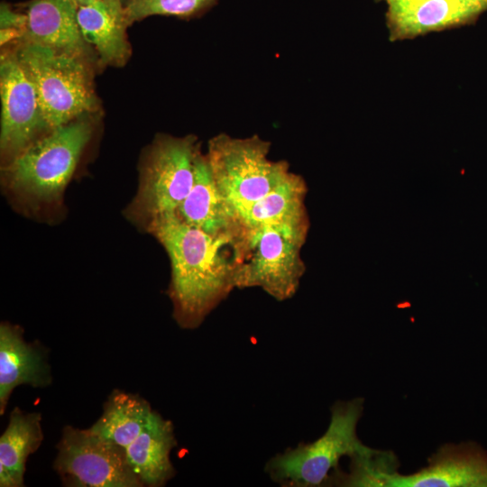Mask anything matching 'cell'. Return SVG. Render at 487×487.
Wrapping results in <instances>:
<instances>
[{"mask_svg": "<svg viewBox=\"0 0 487 487\" xmlns=\"http://www.w3.org/2000/svg\"><path fill=\"white\" fill-rule=\"evenodd\" d=\"M145 230L165 249L171 268L169 296L179 326L201 325L235 289V238L211 236L177 215L151 222Z\"/></svg>", "mask_w": 487, "mask_h": 487, "instance_id": "1", "label": "cell"}, {"mask_svg": "<svg viewBox=\"0 0 487 487\" xmlns=\"http://www.w3.org/2000/svg\"><path fill=\"white\" fill-rule=\"evenodd\" d=\"M93 115H83L52 129L4 165L5 188L32 206L60 202L93 136Z\"/></svg>", "mask_w": 487, "mask_h": 487, "instance_id": "2", "label": "cell"}, {"mask_svg": "<svg viewBox=\"0 0 487 487\" xmlns=\"http://www.w3.org/2000/svg\"><path fill=\"white\" fill-rule=\"evenodd\" d=\"M9 46L35 88L51 130L99 111L95 67L79 58L22 40Z\"/></svg>", "mask_w": 487, "mask_h": 487, "instance_id": "3", "label": "cell"}, {"mask_svg": "<svg viewBox=\"0 0 487 487\" xmlns=\"http://www.w3.org/2000/svg\"><path fill=\"white\" fill-rule=\"evenodd\" d=\"M363 409L361 398L335 402L324 435L314 442L299 443L275 455L266 463L265 473L282 487L328 486L331 474L340 469L343 456L352 458L373 451L356 434Z\"/></svg>", "mask_w": 487, "mask_h": 487, "instance_id": "4", "label": "cell"}, {"mask_svg": "<svg viewBox=\"0 0 487 487\" xmlns=\"http://www.w3.org/2000/svg\"><path fill=\"white\" fill-rule=\"evenodd\" d=\"M200 149L194 134H157L142 156L138 190L126 216L145 229L157 218L176 215L192 188Z\"/></svg>", "mask_w": 487, "mask_h": 487, "instance_id": "5", "label": "cell"}, {"mask_svg": "<svg viewBox=\"0 0 487 487\" xmlns=\"http://www.w3.org/2000/svg\"><path fill=\"white\" fill-rule=\"evenodd\" d=\"M271 146V142L257 134L235 138L221 133L208 141L206 156L212 175L235 215L264 198L292 174L287 161L268 158Z\"/></svg>", "mask_w": 487, "mask_h": 487, "instance_id": "6", "label": "cell"}, {"mask_svg": "<svg viewBox=\"0 0 487 487\" xmlns=\"http://www.w3.org/2000/svg\"><path fill=\"white\" fill-rule=\"evenodd\" d=\"M306 238L272 226L242 228L235 238V288H261L278 301L291 299L305 272Z\"/></svg>", "mask_w": 487, "mask_h": 487, "instance_id": "7", "label": "cell"}, {"mask_svg": "<svg viewBox=\"0 0 487 487\" xmlns=\"http://www.w3.org/2000/svg\"><path fill=\"white\" fill-rule=\"evenodd\" d=\"M54 470L68 486L140 487L124 448L71 426L63 428Z\"/></svg>", "mask_w": 487, "mask_h": 487, "instance_id": "8", "label": "cell"}, {"mask_svg": "<svg viewBox=\"0 0 487 487\" xmlns=\"http://www.w3.org/2000/svg\"><path fill=\"white\" fill-rule=\"evenodd\" d=\"M1 132L3 166L51 131L42 115L35 88L11 46L0 60Z\"/></svg>", "mask_w": 487, "mask_h": 487, "instance_id": "9", "label": "cell"}, {"mask_svg": "<svg viewBox=\"0 0 487 487\" xmlns=\"http://www.w3.org/2000/svg\"><path fill=\"white\" fill-rule=\"evenodd\" d=\"M366 486L487 487V454L474 443L446 445L419 472L401 475L395 469L378 471Z\"/></svg>", "mask_w": 487, "mask_h": 487, "instance_id": "10", "label": "cell"}, {"mask_svg": "<svg viewBox=\"0 0 487 487\" xmlns=\"http://www.w3.org/2000/svg\"><path fill=\"white\" fill-rule=\"evenodd\" d=\"M16 5L27 18L22 41L79 58L100 69L96 51L82 35L75 0H29Z\"/></svg>", "mask_w": 487, "mask_h": 487, "instance_id": "11", "label": "cell"}, {"mask_svg": "<svg viewBox=\"0 0 487 487\" xmlns=\"http://www.w3.org/2000/svg\"><path fill=\"white\" fill-rule=\"evenodd\" d=\"M184 223L214 236H238L242 227L233 208L219 190L206 153L195 161L192 188L176 214Z\"/></svg>", "mask_w": 487, "mask_h": 487, "instance_id": "12", "label": "cell"}, {"mask_svg": "<svg viewBox=\"0 0 487 487\" xmlns=\"http://www.w3.org/2000/svg\"><path fill=\"white\" fill-rule=\"evenodd\" d=\"M78 21L83 37L96 51L99 67H124L132 55L121 0H96L78 5Z\"/></svg>", "mask_w": 487, "mask_h": 487, "instance_id": "13", "label": "cell"}, {"mask_svg": "<svg viewBox=\"0 0 487 487\" xmlns=\"http://www.w3.org/2000/svg\"><path fill=\"white\" fill-rule=\"evenodd\" d=\"M307 185L292 172L290 177L264 198L239 212L237 220L244 229L272 226L307 237L308 218L304 204Z\"/></svg>", "mask_w": 487, "mask_h": 487, "instance_id": "14", "label": "cell"}, {"mask_svg": "<svg viewBox=\"0 0 487 487\" xmlns=\"http://www.w3.org/2000/svg\"><path fill=\"white\" fill-rule=\"evenodd\" d=\"M487 11L463 0H425L405 11L386 14L389 39L402 41L473 23Z\"/></svg>", "mask_w": 487, "mask_h": 487, "instance_id": "15", "label": "cell"}, {"mask_svg": "<svg viewBox=\"0 0 487 487\" xmlns=\"http://www.w3.org/2000/svg\"><path fill=\"white\" fill-rule=\"evenodd\" d=\"M51 381L50 370L39 347L27 344L18 326H0V414L5 411L15 387H43Z\"/></svg>", "mask_w": 487, "mask_h": 487, "instance_id": "16", "label": "cell"}, {"mask_svg": "<svg viewBox=\"0 0 487 487\" xmlns=\"http://www.w3.org/2000/svg\"><path fill=\"white\" fill-rule=\"evenodd\" d=\"M177 446L170 420L152 412L136 439L125 449L127 460L143 486H164L176 472L170 453Z\"/></svg>", "mask_w": 487, "mask_h": 487, "instance_id": "17", "label": "cell"}, {"mask_svg": "<svg viewBox=\"0 0 487 487\" xmlns=\"http://www.w3.org/2000/svg\"><path fill=\"white\" fill-rule=\"evenodd\" d=\"M41 415L14 408L0 437V486H24L25 464L43 439Z\"/></svg>", "mask_w": 487, "mask_h": 487, "instance_id": "18", "label": "cell"}, {"mask_svg": "<svg viewBox=\"0 0 487 487\" xmlns=\"http://www.w3.org/2000/svg\"><path fill=\"white\" fill-rule=\"evenodd\" d=\"M153 410L139 395L115 390L100 418L88 428L95 435L126 449L146 426Z\"/></svg>", "mask_w": 487, "mask_h": 487, "instance_id": "19", "label": "cell"}, {"mask_svg": "<svg viewBox=\"0 0 487 487\" xmlns=\"http://www.w3.org/2000/svg\"><path fill=\"white\" fill-rule=\"evenodd\" d=\"M128 26L153 15L181 20L200 18L218 4V0H122Z\"/></svg>", "mask_w": 487, "mask_h": 487, "instance_id": "20", "label": "cell"}, {"mask_svg": "<svg viewBox=\"0 0 487 487\" xmlns=\"http://www.w3.org/2000/svg\"><path fill=\"white\" fill-rule=\"evenodd\" d=\"M26 15L17 6L14 7L6 2L0 5V29H18L24 32L26 26Z\"/></svg>", "mask_w": 487, "mask_h": 487, "instance_id": "21", "label": "cell"}, {"mask_svg": "<svg viewBox=\"0 0 487 487\" xmlns=\"http://www.w3.org/2000/svg\"><path fill=\"white\" fill-rule=\"evenodd\" d=\"M386 3L388 8L386 14H396L405 11L406 9L425 0H377Z\"/></svg>", "mask_w": 487, "mask_h": 487, "instance_id": "22", "label": "cell"}, {"mask_svg": "<svg viewBox=\"0 0 487 487\" xmlns=\"http://www.w3.org/2000/svg\"><path fill=\"white\" fill-rule=\"evenodd\" d=\"M463 1H467V2H471V3L478 4V5H482V6H483L487 10V0H463Z\"/></svg>", "mask_w": 487, "mask_h": 487, "instance_id": "23", "label": "cell"}, {"mask_svg": "<svg viewBox=\"0 0 487 487\" xmlns=\"http://www.w3.org/2000/svg\"><path fill=\"white\" fill-rule=\"evenodd\" d=\"M75 1L78 5H84L91 4L96 0H75Z\"/></svg>", "mask_w": 487, "mask_h": 487, "instance_id": "24", "label": "cell"}, {"mask_svg": "<svg viewBox=\"0 0 487 487\" xmlns=\"http://www.w3.org/2000/svg\"><path fill=\"white\" fill-rule=\"evenodd\" d=\"M121 2H122V0H121Z\"/></svg>", "mask_w": 487, "mask_h": 487, "instance_id": "25", "label": "cell"}]
</instances>
